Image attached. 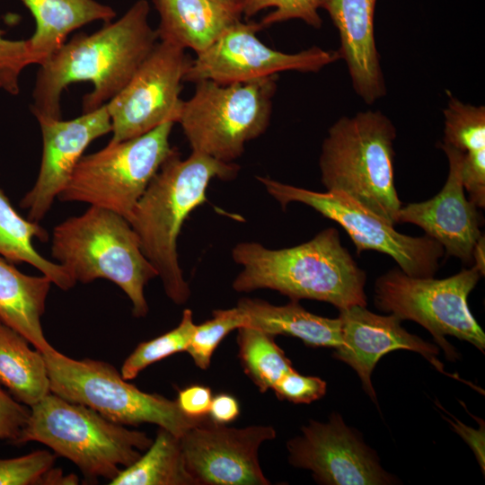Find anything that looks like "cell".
Here are the masks:
<instances>
[{
	"label": "cell",
	"mask_w": 485,
	"mask_h": 485,
	"mask_svg": "<svg viewBox=\"0 0 485 485\" xmlns=\"http://www.w3.org/2000/svg\"><path fill=\"white\" fill-rule=\"evenodd\" d=\"M34 239L46 241L48 233L39 223L22 217L0 188V255L13 263L36 268L63 290L72 288L76 282L63 266L37 251Z\"/></svg>",
	"instance_id": "d4e9b609"
},
{
	"label": "cell",
	"mask_w": 485,
	"mask_h": 485,
	"mask_svg": "<svg viewBox=\"0 0 485 485\" xmlns=\"http://www.w3.org/2000/svg\"><path fill=\"white\" fill-rule=\"evenodd\" d=\"M237 330L238 357L242 366L261 392L273 389L285 375L295 370L275 342V336L250 326Z\"/></svg>",
	"instance_id": "4316f807"
},
{
	"label": "cell",
	"mask_w": 485,
	"mask_h": 485,
	"mask_svg": "<svg viewBox=\"0 0 485 485\" xmlns=\"http://www.w3.org/2000/svg\"><path fill=\"white\" fill-rule=\"evenodd\" d=\"M174 122L161 124L130 139L111 142L83 155L57 199L84 202L127 220L151 180L175 150L170 145Z\"/></svg>",
	"instance_id": "9c48e42d"
},
{
	"label": "cell",
	"mask_w": 485,
	"mask_h": 485,
	"mask_svg": "<svg viewBox=\"0 0 485 485\" xmlns=\"http://www.w3.org/2000/svg\"><path fill=\"white\" fill-rule=\"evenodd\" d=\"M232 257L242 267L233 282L237 292L269 288L291 300L326 302L340 311L353 305L366 306V274L342 245L334 227L284 249L240 242L233 249Z\"/></svg>",
	"instance_id": "7a4b0ae2"
},
{
	"label": "cell",
	"mask_w": 485,
	"mask_h": 485,
	"mask_svg": "<svg viewBox=\"0 0 485 485\" xmlns=\"http://www.w3.org/2000/svg\"><path fill=\"white\" fill-rule=\"evenodd\" d=\"M191 59L185 48L166 40L156 43L125 87L106 103L111 142L144 135L161 124L177 122L183 101L181 83Z\"/></svg>",
	"instance_id": "7c38bea8"
},
{
	"label": "cell",
	"mask_w": 485,
	"mask_h": 485,
	"mask_svg": "<svg viewBox=\"0 0 485 485\" xmlns=\"http://www.w3.org/2000/svg\"><path fill=\"white\" fill-rule=\"evenodd\" d=\"M257 180L282 207L300 202L338 223L354 242L357 254L364 251L387 254L404 273L415 278H432L439 268L445 251L436 240L426 234H401L393 225L344 194L313 191L269 177L258 176Z\"/></svg>",
	"instance_id": "8fae6325"
},
{
	"label": "cell",
	"mask_w": 485,
	"mask_h": 485,
	"mask_svg": "<svg viewBox=\"0 0 485 485\" xmlns=\"http://www.w3.org/2000/svg\"><path fill=\"white\" fill-rule=\"evenodd\" d=\"M376 0H321L340 39L339 54L348 66L356 93L373 104L386 94L375 38Z\"/></svg>",
	"instance_id": "d6986e66"
},
{
	"label": "cell",
	"mask_w": 485,
	"mask_h": 485,
	"mask_svg": "<svg viewBox=\"0 0 485 485\" xmlns=\"http://www.w3.org/2000/svg\"><path fill=\"white\" fill-rule=\"evenodd\" d=\"M159 13L156 29L166 40L196 54L205 50L241 16L210 0H153Z\"/></svg>",
	"instance_id": "44dd1931"
},
{
	"label": "cell",
	"mask_w": 485,
	"mask_h": 485,
	"mask_svg": "<svg viewBox=\"0 0 485 485\" xmlns=\"http://www.w3.org/2000/svg\"><path fill=\"white\" fill-rule=\"evenodd\" d=\"M242 16L241 0H210Z\"/></svg>",
	"instance_id": "60d3db41"
},
{
	"label": "cell",
	"mask_w": 485,
	"mask_h": 485,
	"mask_svg": "<svg viewBox=\"0 0 485 485\" xmlns=\"http://www.w3.org/2000/svg\"><path fill=\"white\" fill-rule=\"evenodd\" d=\"M277 75L222 84L195 83L192 97L183 101L178 121L193 152L233 163L245 144L262 135L270 120Z\"/></svg>",
	"instance_id": "52a82bcc"
},
{
	"label": "cell",
	"mask_w": 485,
	"mask_h": 485,
	"mask_svg": "<svg viewBox=\"0 0 485 485\" xmlns=\"http://www.w3.org/2000/svg\"><path fill=\"white\" fill-rule=\"evenodd\" d=\"M29 408L0 388V439L13 445L30 416Z\"/></svg>",
	"instance_id": "d590c367"
},
{
	"label": "cell",
	"mask_w": 485,
	"mask_h": 485,
	"mask_svg": "<svg viewBox=\"0 0 485 485\" xmlns=\"http://www.w3.org/2000/svg\"><path fill=\"white\" fill-rule=\"evenodd\" d=\"M0 383L31 408L50 392L46 361L20 333L0 322Z\"/></svg>",
	"instance_id": "cb8c5ba5"
},
{
	"label": "cell",
	"mask_w": 485,
	"mask_h": 485,
	"mask_svg": "<svg viewBox=\"0 0 485 485\" xmlns=\"http://www.w3.org/2000/svg\"><path fill=\"white\" fill-rule=\"evenodd\" d=\"M43 356L52 393L85 405L115 423L155 424L181 437L205 419L190 418L176 401L142 392L107 362L74 359L55 348Z\"/></svg>",
	"instance_id": "ba28073f"
},
{
	"label": "cell",
	"mask_w": 485,
	"mask_h": 485,
	"mask_svg": "<svg viewBox=\"0 0 485 485\" xmlns=\"http://www.w3.org/2000/svg\"><path fill=\"white\" fill-rule=\"evenodd\" d=\"M444 110V145L464 154L485 150V107L464 103L448 93Z\"/></svg>",
	"instance_id": "83f0119b"
},
{
	"label": "cell",
	"mask_w": 485,
	"mask_h": 485,
	"mask_svg": "<svg viewBox=\"0 0 485 485\" xmlns=\"http://www.w3.org/2000/svg\"><path fill=\"white\" fill-rule=\"evenodd\" d=\"M239 169L234 163L193 151L183 160L175 148L128 218L165 294L177 304H185L190 295L177 252L182 225L197 207L206 202L207 189L213 179H234Z\"/></svg>",
	"instance_id": "3957f363"
},
{
	"label": "cell",
	"mask_w": 485,
	"mask_h": 485,
	"mask_svg": "<svg viewBox=\"0 0 485 485\" xmlns=\"http://www.w3.org/2000/svg\"><path fill=\"white\" fill-rule=\"evenodd\" d=\"M473 266L480 271L481 276L485 273V237L483 234L477 241L473 253Z\"/></svg>",
	"instance_id": "ab89813d"
},
{
	"label": "cell",
	"mask_w": 485,
	"mask_h": 485,
	"mask_svg": "<svg viewBox=\"0 0 485 485\" xmlns=\"http://www.w3.org/2000/svg\"><path fill=\"white\" fill-rule=\"evenodd\" d=\"M43 140L37 180L21 200L28 219L41 221L55 199L65 189L87 146L96 138L111 132L107 105L70 119H38Z\"/></svg>",
	"instance_id": "2e32d148"
},
{
	"label": "cell",
	"mask_w": 485,
	"mask_h": 485,
	"mask_svg": "<svg viewBox=\"0 0 485 485\" xmlns=\"http://www.w3.org/2000/svg\"><path fill=\"white\" fill-rule=\"evenodd\" d=\"M260 22L228 27L205 50L191 59L183 82L211 80L222 84L248 82L283 71L318 72L340 59L339 51L312 47L297 53L275 50L262 43L256 32Z\"/></svg>",
	"instance_id": "4fadbf2b"
},
{
	"label": "cell",
	"mask_w": 485,
	"mask_h": 485,
	"mask_svg": "<svg viewBox=\"0 0 485 485\" xmlns=\"http://www.w3.org/2000/svg\"><path fill=\"white\" fill-rule=\"evenodd\" d=\"M51 255L76 283L110 280L128 295L135 317L147 314L144 289L157 272L124 216L90 206L54 227Z\"/></svg>",
	"instance_id": "5b68a950"
},
{
	"label": "cell",
	"mask_w": 485,
	"mask_h": 485,
	"mask_svg": "<svg viewBox=\"0 0 485 485\" xmlns=\"http://www.w3.org/2000/svg\"><path fill=\"white\" fill-rule=\"evenodd\" d=\"M277 397L293 403H311L324 396L326 383L316 376H305L295 369L285 375L272 389Z\"/></svg>",
	"instance_id": "836d02e7"
},
{
	"label": "cell",
	"mask_w": 485,
	"mask_h": 485,
	"mask_svg": "<svg viewBox=\"0 0 485 485\" xmlns=\"http://www.w3.org/2000/svg\"><path fill=\"white\" fill-rule=\"evenodd\" d=\"M51 284L48 277L26 275L0 257V322L23 336L42 354L54 348L41 326Z\"/></svg>",
	"instance_id": "ffe728a7"
},
{
	"label": "cell",
	"mask_w": 485,
	"mask_h": 485,
	"mask_svg": "<svg viewBox=\"0 0 485 485\" xmlns=\"http://www.w3.org/2000/svg\"><path fill=\"white\" fill-rule=\"evenodd\" d=\"M149 12V3L138 0L117 21L90 35H75L58 48L37 74L31 107L36 119H60L62 93L73 83L93 84L83 98V113L115 97L158 42Z\"/></svg>",
	"instance_id": "6da1fadb"
},
{
	"label": "cell",
	"mask_w": 485,
	"mask_h": 485,
	"mask_svg": "<svg viewBox=\"0 0 485 485\" xmlns=\"http://www.w3.org/2000/svg\"><path fill=\"white\" fill-rule=\"evenodd\" d=\"M36 22L29 39L38 65L43 64L65 42L66 36L94 21L110 22L116 15L95 0H22Z\"/></svg>",
	"instance_id": "603a6c76"
},
{
	"label": "cell",
	"mask_w": 485,
	"mask_h": 485,
	"mask_svg": "<svg viewBox=\"0 0 485 485\" xmlns=\"http://www.w3.org/2000/svg\"><path fill=\"white\" fill-rule=\"evenodd\" d=\"M242 326H245V317L237 306L214 310L212 319L195 326L186 352L198 368L206 370L220 342L231 331Z\"/></svg>",
	"instance_id": "f546056e"
},
{
	"label": "cell",
	"mask_w": 485,
	"mask_h": 485,
	"mask_svg": "<svg viewBox=\"0 0 485 485\" xmlns=\"http://www.w3.org/2000/svg\"><path fill=\"white\" fill-rule=\"evenodd\" d=\"M321 0H241L242 15L251 17L261 10L272 7L260 21L262 27L289 20H301L319 29L322 21L318 13Z\"/></svg>",
	"instance_id": "1f68e13d"
},
{
	"label": "cell",
	"mask_w": 485,
	"mask_h": 485,
	"mask_svg": "<svg viewBox=\"0 0 485 485\" xmlns=\"http://www.w3.org/2000/svg\"><path fill=\"white\" fill-rule=\"evenodd\" d=\"M439 146L448 159L446 181L433 198L401 207L397 222L419 226L442 245L446 256L472 266L473 250L481 236V222L478 207L465 197L462 181L463 153L450 146Z\"/></svg>",
	"instance_id": "e0dca14e"
},
{
	"label": "cell",
	"mask_w": 485,
	"mask_h": 485,
	"mask_svg": "<svg viewBox=\"0 0 485 485\" xmlns=\"http://www.w3.org/2000/svg\"><path fill=\"white\" fill-rule=\"evenodd\" d=\"M271 426L230 428L209 417L180 437L186 468L197 485H269L259 449L274 439Z\"/></svg>",
	"instance_id": "5bb4252c"
},
{
	"label": "cell",
	"mask_w": 485,
	"mask_h": 485,
	"mask_svg": "<svg viewBox=\"0 0 485 485\" xmlns=\"http://www.w3.org/2000/svg\"><path fill=\"white\" fill-rule=\"evenodd\" d=\"M31 64H38V60L30 40H10L0 31V89L18 94L20 75Z\"/></svg>",
	"instance_id": "d6a6232c"
},
{
	"label": "cell",
	"mask_w": 485,
	"mask_h": 485,
	"mask_svg": "<svg viewBox=\"0 0 485 485\" xmlns=\"http://www.w3.org/2000/svg\"><path fill=\"white\" fill-rule=\"evenodd\" d=\"M245 317V326L273 336L288 335L306 346L339 348L342 343L341 321L313 314L296 300L274 305L264 300L242 298L236 305Z\"/></svg>",
	"instance_id": "7402d4cb"
},
{
	"label": "cell",
	"mask_w": 485,
	"mask_h": 485,
	"mask_svg": "<svg viewBox=\"0 0 485 485\" xmlns=\"http://www.w3.org/2000/svg\"><path fill=\"white\" fill-rule=\"evenodd\" d=\"M396 128L380 110L339 119L328 130L319 159L327 191L341 193L388 223L402 207L394 183Z\"/></svg>",
	"instance_id": "277c9868"
},
{
	"label": "cell",
	"mask_w": 485,
	"mask_h": 485,
	"mask_svg": "<svg viewBox=\"0 0 485 485\" xmlns=\"http://www.w3.org/2000/svg\"><path fill=\"white\" fill-rule=\"evenodd\" d=\"M240 414L238 401L227 393H219L212 398L208 416L217 424L226 425L237 419Z\"/></svg>",
	"instance_id": "f35d334b"
},
{
	"label": "cell",
	"mask_w": 485,
	"mask_h": 485,
	"mask_svg": "<svg viewBox=\"0 0 485 485\" xmlns=\"http://www.w3.org/2000/svg\"><path fill=\"white\" fill-rule=\"evenodd\" d=\"M110 485H197L188 472L180 437L159 428L145 454L123 469Z\"/></svg>",
	"instance_id": "484cf974"
},
{
	"label": "cell",
	"mask_w": 485,
	"mask_h": 485,
	"mask_svg": "<svg viewBox=\"0 0 485 485\" xmlns=\"http://www.w3.org/2000/svg\"><path fill=\"white\" fill-rule=\"evenodd\" d=\"M481 277L473 265L442 279L410 277L393 268L376 279L375 304L401 321L423 326L454 360L456 353L446 335L468 341L482 352L485 348V334L468 305V295Z\"/></svg>",
	"instance_id": "30bf717a"
},
{
	"label": "cell",
	"mask_w": 485,
	"mask_h": 485,
	"mask_svg": "<svg viewBox=\"0 0 485 485\" xmlns=\"http://www.w3.org/2000/svg\"><path fill=\"white\" fill-rule=\"evenodd\" d=\"M462 181L469 199L479 208L485 207V150L463 153Z\"/></svg>",
	"instance_id": "e575fe53"
},
{
	"label": "cell",
	"mask_w": 485,
	"mask_h": 485,
	"mask_svg": "<svg viewBox=\"0 0 485 485\" xmlns=\"http://www.w3.org/2000/svg\"><path fill=\"white\" fill-rule=\"evenodd\" d=\"M342 343L334 357L349 365L359 376L366 393L376 401L371 374L385 354L396 349L419 353L437 370L445 374L436 358L437 347L410 334L401 327V320L390 313L380 315L366 306L353 305L340 311Z\"/></svg>",
	"instance_id": "ac0fdd59"
},
{
	"label": "cell",
	"mask_w": 485,
	"mask_h": 485,
	"mask_svg": "<svg viewBox=\"0 0 485 485\" xmlns=\"http://www.w3.org/2000/svg\"><path fill=\"white\" fill-rule=\"evenodd\" d=\"M288 461L296 468L312 471L324 485H378L394 478L380 465L375 454L338 413L325 423L310 420L302 435L287 443Z\"/></svg>",
	"instance_id": "9a60e30c"
},
{
	"label": "cell",
	"mask_w": 485,
	"mask_h": 485,
	"mask_svg": "<svg viewBox=\"0 0 485 485\" xmlns=\"http://www.w3.org/2000/svg\"><path fill=\"white\" fill-rule=\"evenodd\" d=\"M195 326L192 311L185 309L176 328L137 345L122 364V377L128 381L132 380L150 365L175 353L186 351Z\"/></svg>",
	"instance_id": "f1b7e54d"
},
{
	"label": "cell",
	"mask_w": 485,
	"mask_h": 485,
	"mask_svg": "<svg viewBox=\"0 0 485 485\" xmlns=\"http://www.w3.org/2000/svg\"><path fill=\"white\" fill-rule=\"evenodd\" d=\"M39 442L73 462L88 480H113L152 444L146 433L131 430L93 409L49 392L31 407L14 445Z\"/></svg>",
	"instance_id": "8992f818"
},
{
	"label": "cell",
	"mask_w": 485,
	"mask_h": 485,
	"mask_svg": "<svg viewBox=\"0 0 485 485\" xmlns=\"http://www.w3.org/2000/svg\"><path fill=\"white\" fill-rule=\"evenodd\" d=\"M450 425L454 428L455 432L459 434L463 439L469 445L475 454L476 459L479 462L480 466L482 469L484 473L485 469V452H484V422L480 419V428L474 429L464 425L463 422L459 421L455 417L453 416V419L455 422H453L451 419L445 418Z\"/></svg>",
	"instance_id": "74e56055"
},
{
	"label": "cell",
	"mask_w": 485,
	"mask_h": 485,
	"mask_svg": "<svg viewBox=\"0 0 485 485\" xmlns=\"http://www.w3.org/2000/svg\"><path fill=\"white\" fill-rule=\"evenodd\" d=\"M57 455L38 450L26 455L0 459V485H53Z\"/></svg>",
	"instance_id": "4dcf8cb0"
},
{
	"label": "cell",
	"mask_w": 485,
	"mask_h": 485,
	"mask_svg": "<svg viewBox=\"0 0 485 485\" xmlns=\"http://www.w3.org/2000/svg\"><path fill=\"white\" fill-rule=\"evenodd\" d=\"M212 398L209 387L194 384L180 390L176 401L186 416L203 419L208 416Z\"/></svg>",
	"instance_id": "8d00e7d4"
}]
</instances>
